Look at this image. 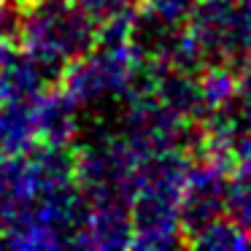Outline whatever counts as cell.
<instances>
[{
    "label": "cell",
    "instance_id": "obj_1",
    "mask_svg": "<svg viewBox=\"0 0 251 251\" xmlns=\"http://www.w3.org/2000/svg\"><path fill=\"white\" fill-rule=\"evenodd\" d=\"M17 38L22 49L60 76L68 62L98 46V25L73 0L22 3Z\"/></svg>",
    "mask_w": 251,
    "mask_h": 251
},
{
    "label": "cell",
    "instance_id": "obj_2",
    "mask_svg": "<svg viewBox=\"0 0 251 251\" xmlns=\"http://www.w3.org/2000/svg\"><path fill=\"white\" fill-rule=\"evenodd\" d=\"M143 57L127 44H98L84 57L68 62L60 73V87L76 105L98 103L111 95L130 92L143 71Z\"/></svg>",
    "mask_w": 251,
    "mask_h": 251
},
{
    "label": "cell",
    "instance_id": "obj_3",
    "mask_svg": "<svg viewBox=\"0 0 251 251\" xmlns=\"http://www.w3.org/2000/svg\"><path fill=\"white\" fill-rule=\"evenodd\" d=\"M232 181V170L224 162L200 157L189 162L181 189V205H178V219H181V232L184 243L195 232H200L208 222L227 213V192Z\"/></svg>",
    "mask_w": 251,
    "mask_h": 251
},
{
    "label": "cell",
    "instance_id": "obj_4",
    "mask_svg": "<svg viewBox=\"0 0 251 251\" xmlns=\"http://www.w3.org/2000/svg\"><path fill=\"white\" fill-rule=\"evenodd\" d=\"M41 143L35 98L27 100H0V154L27 157Z\"/></svg>",
    "mask_w": 251,
    "mask_h": 251
},
{
    "label": "cell",
    "instance_id": "obj_5",
    "mask_svg": "<svg viewBox=\"0 0 251 251\" xmlns=\"http://www.w3.org/2000/svg\"><path fill=\"white\" fill-rule=\"evenodd\" d=\"M76 108L78 105L60 89H44L35 95V116H38L41 143H71L76 135Z\"/></svg>",
    "mask_w": 251,
    "mask_h": 251
},
{
    "label": "cell",
    "instance_id": "obj_6",
    "mask_svg": "<svg viewBox=\"0 0 251 251\" xmlns=\"http://www.w3.org/2000/svg\"><path fill=\"white\" fill-rule=\"evenodd\" d=\"M33 200L27 165L22 157L0 154V232L25 211Z\"/></svg>",
    "mask_w": 251,
    "mask_h": 251
},
{
    "label": "cell",
    "instance_id": "obj_7",
    "mask_svg": "<svg viewBox=\"0 0 251 251\" xmlns=\"http://www.w3.org/2000/svg\"><path fill=\"white\" fill-rule=\"evenodd\" d=\"M189 246H197V249H213V251H222V249H249L251 238L246 235V229L240 224H235L232 219L224 213V216L208 222L200 232H195L189 240Z\"/></svg>",
    "mask_w": 251,
    "mask_h": 251
},
{
    "label": "cell",
    "instance_id": "obj_8",
    "mask_svg": "<svg viewBox=\"0 0 251 251\" xmlns=\"http://www.w3.org/2000/svg\"><path fill=\"white\" fill-rule=\"evenodd\" d=\"M200 0H143V11L168 27H186Z\"/></svg>",
    "mask_w": 251,
    "mask_h": 251
},
{
    "label": "cell",
    "instance_id": "obj_9",
    "mask_svg": "<svg viewBox=\"0 0 251 251\" xmlns=\"http://www.w3.org/2000/svg\"><path fill=\"white\" fill-rule=\"evenodd\" d=\"M227 216L246 229L251 238V178L232 176L227 192Z\"/></svg>",
    "mask_w": 251,
    "mask_h": 251
},
{
    "label": "cell",
    "instance_id": "obj_10",
    "mask_svg": "<svg viewBox=\"0 0 251 251\" xmlns=\"http://www.w3.org/2000/svg\"><path fill=\"white\" fill-rule=\"evenodd\" d=\"M95 25L111 22V19L119 17H130V14L138 11V0H73Z\"/></svg>",
    "mask_w": 251,
    "mask_h": 251
},
{
    "label": "cell",
    "instance_id": "obj_11",
    "mask_svg": "<svg viewBox=\"0 0 251 251\" xmlns=\"http://www.w3.org/2000/svg\"><path fill=\"white\" fill-rule=\"evenodd\" d=\"M229 168L232 176L251 178V130H243L229 146Z\"/></svg>",
    "mask_w": 251,
    "mask_h": 251
},
{
    "label": "cell",
    "instance_id": "obj_12",
    "mask_svg": "<svg viewBox=\"0 0 251 251\" xmlns=\"http://www.w3.org/2000/svg\"><path fill=\"white\" fill-rule=\"evenodd\" d=\"M0 100H3V98H0Z\"/></svg>",
    "mask_w": 251,
    "mask_h": 251
}]
</instances>
